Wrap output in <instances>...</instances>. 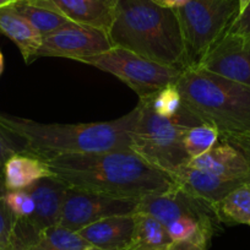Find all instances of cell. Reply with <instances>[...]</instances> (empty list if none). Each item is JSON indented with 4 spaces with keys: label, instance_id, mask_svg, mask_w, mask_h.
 <instances>
[{
    "label": "cell",
    "instance_id": "cell-1",
    "mask_svg": "<svg viewBox=\"0 0 250 250\" xmlns=\"http://www.w3.org/2000/svg\"><path fill=\"white\" fill-rule=\"evenodd\" d=\"M52 177L79 190L118 199H140L173 187L166 173L131 150L92 155L60 156L45 161Z\"/></svg>",
    "mask_w": 250,
    "mask_h": 250
},
{
    "label": "cell",
    "instance_id": "cell-2",
    "mask_svg": "<svg viewBox=\"0 0 250 250\" xmlns=\"http://www.w3.org/2000/svg\"><path fill=\"white\" fill-rule=\"evenodd\" d=\"M138 109L114 120L76 124L40 123L0 113V125L15 135L27 153L41 160L131 150Z\"/></svg>",
    "mask_w": 250,
    "mask_h": 250
},
{
    "label": "cell",
    "instance_id": "cell-3",
    "mask_svg": "<svg viewBox=\"0 0 250 250\" xmlns=\"http://www.w3.org/2000/svg\"><path fill=\"white\" fill-rule=\"evenodd\" d=\"M108 36L112 47L182 71L190 68L174 10L152 0H118Z\"/></svg>",
    "mask_w": 250,
    "mask_h": 250
},
{
    "label": "cell",
    "instance_id": "cell-4",
    "mask_svg": "<svg viewBox=\"0 0 250 250\" xmlns=\"http://www.w3.org/2000/svg\"><path fill=\"white\" fill-rule=\"evenodd\" d=\"M175 86L182 107L198 122L213 125L220 140L250 133V86L203 68L184 70Z\"/></svg>",
    "mask_w": 250,
    "mask_h": 250
},
{
    "label": "cell",
    "instance_id": "cell-5",
    "mask_svg": "<svg viewBox=\"0 0 250 250\" xmlns=\"http://www.w3.org/2000/svg\"><path fill=\"white\" fill-rule=\"evenodd\" d=\"M136 109L131 151L168 175L188 165L190 160L184 150L183 138L188 128L193 126L189 114L182 108L172 119L161 117L152 110L148 97L139 100Z\"/></svg>",
    "mask_w": 250,
    "mask_h": 250
},
{
    "label": "cell",
    "instance_id": "cell-6",
    "mask_svg": "<svg viewBox=\"0 0 250 250\" xmlns=\"http://www.w3.org/2000/svg\"><path fill=\"white\" fill-rule=\"evenodd\" d=\"M179 21L190 68L200 65L239 14L238 0H190L173 9Z\"/></svg>",
    "mask_w": 250,
    "mask_h": 250
},
{
    "label": "cell",
    "instance_id": "cell-7",
    "mask_svg": "<svg viewBox=\"0 0 250 250\" xmlns=\"http://www.w3.org/2000/svg\"><path fill=\"white\" fill-rule=\"evenodd\" d=\"M83 64L109 73L129 86L139 100L152 97L173 85L183 71L144 58L124 48L112 47L107 52L83 59Z\"/></svg>",
    "mask_w": 250,
    "mask_h": 250
},
{
    "label": "cell",
    "instance_id": "cell-8",
    "mask_svg": "<svg viewBox=\"0 0 250 250\" xmlns=\"http://www.w3.org/2000/svg\"><path fill=\"white\" fill-rule=\"evenodd\" d=\"M139 200L136 199L110 198L68 187L58 223L79 232L102 218L133 215L136 212Z\"/></svg>",
    "mask_w": 250,
    "mask_h": 250
},
{
    "label": "cell",
    "instance_id": "cell-9",
    "mask_svg": "<svg viewBox=\"0 0 250 250\" xmlns=\"http://www.w3.org/2000/svg\"><path fill=\"white\" fill-rule=\"evenodd\" d=\"M112 48L105 31L91 26L70 23L44 36L35 60L42 57L66 58L76 62L102 54Z\"/></svg>",
    "mask_w": 250,
    "mask_h": 250
},
{
    "label": "cell",
    "instance_id": "cell-10",
    "mask_svg": "<svg viewBox=\"0 0 250 250\" xmlns=\"http://www.w3.org/2000/svg\"><path fill=\"white\" fill-rule=\"evenodd\" d=\"M66 189L68 185L52 175L38 180L26 189L35 200L36 210L27 220L16 221L15 240L19 245L25 247L35 242L41 230L59 222Z\"/></svg>",
    "mask_w": 250,
    "mask_h": 250
},
{
    "label": "cell",
    "instance_id": "cell-11",
    "mask_svg": "<svg viewBox=\"0 0 250 250\" xmlns=\"http://www.w3.org/2000/svg\"><path fill=\"white\" fill-rule=\"evenodd\" d=\"M196 68L250 86V36L225 33Z\"/></svg>",
    "mask_w": 250,
    "mask_h": 250
},
{
    "label": "cell",
    "instance_id": "cell-12",
    "mask_svg": "<svg viewBox=\"0 0 250 250\" xmlns=\"http://www.w3.org/2000/svg\"><path fill=\"white\" fill-rule=\"evenodd\" d=\"M174 187L188 195L216 206L235 188L245 184L239 180L226 179L185 165L169 175Z\"/></svg>",
    "mask_w": 250,
    "mask_h": 250
},
{
    "label": "cell",
    "instance_id": "cell-13",
    "mask_svg": "<svg viewBox=\"0 0 250 250\" xmlns=\"http://www.w3.org/2000/svg\"><path fill=\"white\" fill-rule=\"evenodd\" d=\"M55 11L78 25L108 32L114 20L118 0H42Z\"/></svg>",
    "mask_w": 250,
    "mask_h": 250
},
{
    "label": "cell",
    "instance_id": "cell-14",
    "mask_svg": "<svg viewBox=\"0 0 250 250\" xmlns=\"http://www.w3.org/2000/svg\"><path fill=\"white\" fill-rule=\"evenodd\" d=\"M135 228L133 215L110 216L79 230L86 240L100 250H129Z\"/></svg>",
    "mask_w": 250,
    "mask_h": 250
},
{
    "label": "cell",
    "instance_id": "cell-15",
    "mask_svg": "<svg viewBox=\"0 0 250 250\" xmlns=\"http://www.w3.org/2000/svg\"><path fill=\"white\" fill-rule=\"evenodd\" d=\"M188 165L211 174L247 183L248 166L242 153L227 143L213 146L210 151L193 158Z\"/></svg>",
    "mask_w": 250,
    "mask_h": 250
},
{
    "label": "cell",
    "instance_id": "cell-16",
    "mask_svg": "<svg viewBox=\"0 0 250 250\" xmlns=\"http://www.w3.org/2000/svg\"><path fill=\"white\" fill-rule=\"evenodd\" d=\"M0 32L15 43L26 64L35 60L36 53L42 45V35L16 13L13 5L0 8Z\"/></svg>",
    "mask_w": 250,
    "mask_h": 250
},
{
    "label": "cell",
    "instance_id": "cell-17",
    "mask_svg": "<svg viewBox=\"0 0 250 250\" xmlns=\"http://www.w3.org/2000/svg\"><path fill=\"white\" fill-rule=\"evenodd\" d=\"M50 175L47 162L27 152L15 153L4 166V184L8 190H23Z\"/></svg>",
    "mask_w": 250,
    "mask_h": 250
},
{
    "label": "cell",
    "instance_id": "cell-18",
    "mask_svg": "<svg viewBox=\"0 0 250 250\" xmlns=\"http://www.w3.org/2000/svg\"><path fill=\"white\" fill-rule=\"evenodd\" d=\"M13 8L16 13L27 20L42 35V37L64 26L74 23L68 18L43 3L42 0H20L13 4Z\"/></svg>",
    "mask_w": 250,
    "mask_h": 250
},
{
    "label": "cell",
    "instance_id": "cell-19",
    "mask_svg": "<svg viewBox=\"0 0 250 250\" xmlns=\"http://www.w3.org/2000/svg\"><path fill=\"white\" fill-rule=\"evenodd\" d=\"M135 228L129 250H166L173 243L167 228L153 216L135 212Z\"/></svg>",
    "mask_w": 250,
    "mask_h": 250
},
{
    "label": "cell",
    "instance_id": "cell-20",
    "mask_svg": "<svg viewBox=\"0 0 250 250\" xmlns=\"http://www.w3.org/2000/svg\"><path fill=\"white\" fill-rule=\"evenodd\" d=\"M215 212L221 223L250 226V187L245 184L235 188L217 205Z\"/></svg>",
    "mask_w": 250,
    "mask_h": 250
},
{
    "label": "cell",
    "instance_id": "cell-21",
    "mask_svg": "<svg viewBox=\"0 0 250 250\" xmlns=\"http://www.w3.org/2000/svg\"><path fill=\"white\" fill-rule=\"evenodd\" d=\"M36 240L53 250H100L79 232L59 223L41 230Z\"/></svg>",
    "mask_w": 250,
    "mask_h": 250
},
{
    "label": "cell",
    "instance_id": "cell-22",
    "mask_svg": "<svg viewBox=\"0 0 250 250\" xmlns=\"http://www.w3.org/2000/svg\"><path fill=\"white\" fill-rule=\"evenodd\" d=\"M220 140V133L213 125L201 123V124L189 126L183 138V145L189 160L199 157L213 146L217 145Z\"/></svg>",
    "mask_w": 250,
    "mask_h": 250
},
{
    "label": "cell",
    "instance_id": "cell-23",
    "mask_svg": "<svg viewBox=\"0 0 250 250\" xmlns=\"http://www.w3.org/2000/svg\"><path fill=\"white\" fill-rule=\"evenodd\" d=\"M148 100L153 112L161 117L172 119L182 109V97L175 83L167 86L155 96L148 97Z\"/></svg>",
    "mask_w": 250,
    "mask_h": 250
},
{
    "label": "cell",
    "instance_id": "cell-24",
    "mask_svg": "<svg viewBox=\"0 0 250 250\" xmlns=\"http://www.w3.org/2000/svg\"><path fill=\"white\" fill-rule=\"evenodd\" d=\"M5 191V184L0 182V250H16L15 227L18 220L6 205Z\"/></svg>",
    "mask_w": 250,
    "mask_h": 250
},
{
    "label": "cell",
    "instance_id": "cell-25",
    "mask_svg": "<svg viewBox=\"0 0 250 250\" xmlns=\"http://www.w3.org/2000/svg\"><path fill=\"white\" fill-rule=\"evenodd\" d=\"M5 203L16 220H27L35 213L36 204L32 195L26 189L23 190H8L6 189Z\"/></svg>",
    "mask_w": 250,
    "mask_h": 250
},
{
    "label": "cell",
    "instance_id": "cell-26",
    "mask_svg": "<svg viewBox=\"0 0 250 250\" xmlns=\"http://www.w3.org/2000/svg\"><path fill=\"white\" fill-rule=\"evenodd\" d=\"M26 152L21 141L0 125V182H4V166L15 153Z\"/></svg>",
    "mask_w": 250,
    "mask_h": 250
},
{
    "label": "cell",
    "instance_id": "cell-27",
    "mask_svg": "<svg viewBox=\"0 0 250 250\" xmlns=\"http://www.w3.org/2000/svg\"><path fill=\"white\" fill-rule=\"evenodd\" d=\"M230 35H240V36H250V1L247 4L242 11L237 15V18L233 20L230 26L228 27L227 32Z\"/></svg>",
    "mask_w": 250,
    "mask_h": 250
},
{
    "label": "cell",
    "instance_id": "cell-28",
    "mask_svg": "<svg viewBox=\"0 0 250 250\" xmlns=\"http://www.w3.org/2000/svg\"><path fill=\"white\" fill-rule=\"evenodd\" d=\"M221 141L234 146V147L243 155V157H244L245 162H247V166H248L247 184L250 187V133L243 134V135H238V136H232V138H227L225 139V140H221Z\"/></svg>",
    "mask_w": 250,
    "mask_h": 250
},
{
    "label": "cell",
    "instance_id": "cell-29",
    "mask_svg": "<svg viewBox=\"0 0 250 250\" xmlns=\"http://www.w3.org/2000/svg\"><path fill=\"white\" fill-rule=\"evenodd\" d=\"M166 250H206L191 242H173Z\"/></svg>",
    "mask_w": 250,
    "mask_h": 250
},
{
    "label": "cell",
    "instance_id": "cell-30",
    "mask_svg": "<svg viewBox=\"0 0 250 250\" xmlns=\"http://www.w3.org/2000/svg\"><path fill=\"white\" fill-rule=\"evenodd\" d=\"M190 0H165V6L169 9H177L180 6H184L188 4Z\"/></svg>",
    "mask_w": 250,
    "mask_h": 250
},
{
    "label": "cell",
    "instance_id": "cell-31",
    "mask_svg": "<svg viewBox=\"0 0 250 250\" xmlns=\"http://www.w3.org/2000/svg\"><path fill=\"white\" fill-rule=\"evenodd\" d=\"M22 250H53V249H50V248H48V247H45V245L41 244V243L37 242V240H35V242L30 243V244H27V245H25Z\"/></svg>",
    "mask_w": 250,
    "mask_h": 250
},
{
    "label": "cell",
    "instance_id": "cell-32",
    "mask_svg": "<svg viewBox=\"0 0 250 250\" xmlns=\"http://www.w3.org/2000/svg\"><path fill=\"white\" fill-rule=\"evenodd\" d=\"M18 1H20V0H0V8L13 5V4L18 3Z\"/></svg>",
    "mask_w": 250,
    "mask_h": 250
},
{
    "label": "cell",
    "instance_id": "cell-33",
    "mask_svg": "<svg viewBox=\"0 0 250 250\" xmlns=\"http://www.w3.org/2000/svg\"><path fill=\"white\" fill-rule=\"evenodd\" d=\"M4 68H5V62H4V55H3V53L0 52V76H1V74H3Z\"/></svg>",
    "mask_w": 250,
    "mask_h": 250
},
{
    "label": "cell",
    "instance_id": "cell-34",
    "mask_svg": "<svg viewBox=\"0 0 250 250\" xmlns=\"http://www.w3.org/2000/svg\"><path fill=\"white\" fill-rule=\"evenodd\" d=\"M238 1H239V11H242L243 9L247 6V4L249 3L250 0H238Z\"/></svg>",
    "mask_w": 250,
    "mask_h": 250
},
{
    "label": "cell",
    "instance_id": "cell-35",
    "mask_svg": "<svg viewBox=\"0 0 250 250\" xmlns=\"http://www.w3.org/2000/svg\"><path fill=\"white\" fill-rule=\"evenodd\" d=\"M152 1H155L156 4H158V5L165 6V0H152Z\"/></svg>",
    "mask_w": 250,
    "mask_h": 250
},
{
    "label": "cell",
    "instance_id": "cell-36",
    "mask_svg": "<svg viewBox=\"0 0 250 250\" xmlns=\"http://www.w3.org/2000/svg\"><path fill=\"white\" fill-rule=\"evenodd\" d=\"M135 250H140V249H135Z\"/></svg>",
    "mask_w": 250,
    "mask_h": 250
}]
</instances>
